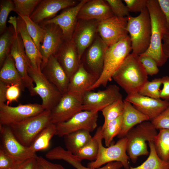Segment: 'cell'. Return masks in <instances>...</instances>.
Returning <instances> with one entry per match:
<instances>
[{
	"label": "cell",
	"instance_id": "f546056e",
	"mask_svg": "<svg viewBox=\"0 0 169 169\" xmlns=\"http://www.w3.org/2000/svg\"><path fill=\"white\" fill-rule=\"evenodd\" d=\"M90 132L81 130L70 133L63 137L67 150L75 155L92 139Z\"/></svg>",
	"mask_w": 169,
	"mask_h": 169
},
{
	"label": "cell",
	"instance_id": "681fc988",
	"mask_svg": "<svg viewBox=\"0 0 169 169\" xmlns=\"http://www.w3.org/2000/svg\"><path fill=\"white\" fill-rule=\"evenodd\" d=\"M37 169H65L60 164L52 163L41 156H37Z\"/></svg>",
	"mask_w": 169,
	"mask_h": 169
},
{
	"label": "cell",
	"instance_id": "60d3db41",
	"mask_svg": "<svg viewBox=\"0 0 169 169\" xmlns=\"http://www.w3.org/2000/svg\"><path fill=\"white\" fill-rule=\"evenodd\" d=\"M15 11V5L13 1L0 0V34H3L7 29V21L10 13Z\"/></svg>",
	"mask_w": 169,
	"mask_h": 169
},
{
	"label": "cell",
	"instance_id": "c3c4849f",
	"mask_svg": "<svg viewBox=\"0 0 169 169\" xmlns=\"http://www.w3.org/2000/svg\"><path fill=\"white\" fill-rule=\"evenodd\" d=\"M37 156L16 162L12 169H37Z\"/></svg>",
	"mask_w": 169,
	"mask_h": 169
},
{
	"label": "cell",
	"instance_id": "b9f144b4",
	"mask_svg": "<svg viewBox=\"0 0 169 169\" xmlns=\"http://www.w3.org/2000/svg\"><path fill=\"white\" fill-rule=\"evenodd\" d=\"M115 16L119 17H127L129 12L126 5L121 0H106Z\"/></svg>",
	"mask_w": 169,
	"mask_h": 169
},
{
	"label": "cell",
	"instance_id": "ac0fdd59",
	"mask_svg": "<svg viewBox=\"0 0 169 169\" xmlns=\"http://www.w3.org/2000/svg\"><path fill=\"white\" fill-rule=\"evenodd\" d=\"M40 26L46 31L39 49L42 57V65L46 62L51 56L56 54L64 39L61 29L57 25L51 23Z\"/></svg>",
	"mask_w": 169,
	"mask_h": 169
},
{
	"label": "cell",
	"instance_id": "ab89813d",
	"mask_svg": "<svg viewBox=\"0 0 169 169\" xmlns=\"http://www.w3.org/2000/svg\"><path fill=\"white\" fill-rule=\"evenodd\" d=\"M161 84V78H155L151 81L148 80L139 93L143 95L153 98L160 99V87Z\"/></svg>",
	"mask_w": 169,
	"mask_h": 169
},
{
	"label": "cell",
	"instance_id": "cb8c5ba5",
	"mask_svg": "<svg viewBox=\"0 0 169 169\" xmlns=\"http://www.w3.org/2000/svg\"><path fill=\"white\" fill-rule=\"evenodd\" d=\"M114 16L105 0L88 1L79 10L78 19L100 21Z\"/></svg>",
	"mask_w": 169,
	"mask_h": 169
},
{
	"label": "cell",
	"instance_id": "1f68e13d",
	"mask_svg": "<svg viewBox=\"0 0 169 169\" xmlns=\"http://www.w3.org/2000/svg\"><path fill=\"white\" fill-rule=\"evenodd\" d=\"M149 156L141 164L135 167L130 166L129 169H169V162L162 160L156 151L153 141H149Z\"/></svg>",
	"mask_w": 169,
	"mask_h": 169
},
{
	"label": "cell",
	"instance_id": "836d02e7",
	"mask_svg": "<svg viewBox=\"0 0 169 169\" xmlns=\"http://www.w3.org/2000/svg\"><path fill=\"white\" fill-rule=\"evenodd\" d=\"M122 115L101 126V136L106 147L110 146L114 138L120 133L121 127Z\"/></svg>",
	"mask_w": 169,
	"mask_h": 169
},
{
	"label": "cell",
	"instance_id": "7a4b0ae2",
	"mask_svg": "<svg viewBox=\"0 0 169 169\" xmlns=\"http://www.w3.org/2000/svg\"><path fill=\"white\" fill-rule=\"evenodd\" d=\"M147 8L151 23V42L148 49L141 55L151 57L156 62L158 66L161 67L165 64L168 59L164 54L162 48V38L167 30L166 20L157 0H147Z\"/></svg>",
	"mask_w": 169,
	"mask_h": 169
},
{
	"label": "cell",
	"instance_id": "11a10c76",
	"mask_svg": "<svg viewBox=\"0 0 169 169\" xmlns=\"http://www.w3.org/2000/svg\"></svg>",
	"mask_w": 169,
	"mask_h": 169
},
{
	"label": "cell",
	"instance_id": "3957f363",
	"mask_svg": "<svg viewBox=\"0 0 169 169\" xmlns=\"http://www.w3.org/2000/svg\"><path fill=\"white\" fill-rule=\"evenodd\" d=\"M132 50L130 36L108 46L105 52L103 69L98 79L90 89L92 90L101 86H106L111 80L113 74Z\"/></svg>",
	"mask_w": 169,
	"mask_h": 169
},
{
	"label": "cell",
	"instance_id": "816d5d0a",
	"mask_svg": "<svg viewBox=\"0 0 169 169\" xmlns=\"http://www.w3.org/2000/svg\"><path fill=\"white\" fill-rule=\"evenodd\" d=\"M165 19L167 30H169V0H157Z\"/></svg>",
	"mask_w": 169,
	"mask_h": 169
},
{
	"label": "cell",
	"instance_id": "484cf974",
	"mask_svg": "<svg viewBox=\"0 0 169 169\" xmlns=\"http://www.w3.org/2000/svg\"><path fill=\"white\" fill-rule=\"evenodd\" d=\"M46 158L50 160H61L67 162L76 169H120L123 166L120 162L113 161L107 163L102 167L92 169L84 166L80 159L67 150L59 146L48 151L45 155Z\"/></svg>",
	"mask_w": 169,
	"mask_h": 169
},
{
	"label": "cell",
	"instance_id": "4fadbf2b",
	"mask_svg": "<svg viewBox=\"0 0 169 169\" xmlns=\"http://www.w3.org/2000/svg\"><path fill=\"white\" fill-rule=\"evenodd\" d=\"M0 148L17 162L37 157L29 147L23 145L17 139L8 125H0Z\"/></svg>",
	"mask_w": 169,
	"mask_h": 169
},
{
	"label": "cell",
	"instance_id": "f35d334b",
	"mask_svg": "<svg viewBox=\"0 0 169 169\" xmlns=\"http://www.w3.org/2000/svg\"><path fill=\"white\" fill-rule=\"evenodd\" d=\"M41 0H13L18 15L30 17Z\"/></svg>",
	"mask_w": 169,
	"mask_h": 169
},
{
	"label": "cell",
	"instance_id": "277c9868",
	"mask_svg": "<svg viewBox=\"0 0 169 169\" xmlns=\"http://www.w3.org/2000/svg\"><path fill=\"white\" fill-rule=\"evenodd\" d=\"M126 30L130 34L132 53L140 56L149 48L151 42V23L147 8L136 17H127Z\"/></svg>",
	"mask_w": 169,
	"mask_h": 169
},
{
	"label": "cell",
	"instance_id": "bcb514c9",
	"mask_svg": "<svg viewBox=\"0 0 169 169\" xmlns=\"http://www.w3.org/2000/svg\"><path fill=\"white\" fill-rule=\"evenodd\" d=\"M21 91L20 88L17 85H9L6 95L7 104L9 105V104L13 102L17 101L20 96Z\"/></svg>",
	"mask_w": 169,
	"mask_h": 169
},
{
	"label": "cell",
	"instance_id": "d6a6232c",
	"mask_svg": "<svg viewBox=\"0 0 169 169\" xmlns=\"http://www.w3.org/2000/svg\"><path fill=\"white\" fill-rule=\"evenodd\" d=\"M153 142L159 156L162 160L169 162V130L160 129Z\"/></svg>",
	"mask_w": 169,
	"mask_h": 169
},
{
	"label": "cell",
	"instance_id": "7dc6e473",
	"mask_svg": "<svg viewBox=\"0 0 169 169\" xmlns=\"http://www.w3.org/2000/svg\"><path fill=\"white\" fill-rule=\"evenodd\" d=\"M16 162L13 158L0 148V169H12Z\"/></svg>",
	"mask_w": 169,
	"mask_h": 169
},
{
	"label": "cell",
	"instance_id": "44dd1931",
	"mask_svg": "<svg viewBox=\"0 0 169 169\" xmlns=\"http://www.w3.org/2000/svg\"><path fill=\"white\" fill-rule=\"evenodd\" d=\"M54 55L70 79L80 64L77 48L72 40H64Z\"/></svg>",
	"mask_w": 169,
	"mask_h": 169
},
{
	"label": "cell",
	"instance_id": "603a6c76",
	"mask_svg": "<svg viewBox=\"0 0 169 169\" xmlns=\"http://www.w3.org/2000/svg\"><path fill=\"white\" fill-rule=\"evenodd\" d=\"M108 47L99 36H97L86 54L85 60L89 71L99 78L103 70L105 52Z\"/></svg>",
	"mask_w": 169,
	"mask_h": 169
},
{
	"label": "cell",
	"instance_id": "30bf717a",
	"mask_svg": "<svg viewBox=\"0 0 169 169\" xmlns=\"http://www.w3.org/2000/svg\"><path fill=\"white\" fill-rule=\"evenodd\" d=\"M122 99L119 88L110 84L103 90L96 92L88 91L84 94L83 110L98 112L114 102Z\"/></svg>",
	"mask_w": 169,
	"mask_h": 169
},
{
	"label": "cell",
	"instance_id": "2e32d148",
	"mask_svg": "<svg viewBox=\"0 0 169 169\" xmlns=\"http://www.w3.org/2000/svg\"><path fill=\"white\" fill-rule=\"evenodd\" d=\"M88 0H82L77 5L64 9L59 15L45 20L38 24L41 26L49 23L55 24L61 29L64 40H70L75 29L79 12L81 7Z\"/></svg>",
	"mask_w": 169,
	"mask_h": 169
},
{
	"label": "cell",
	"instance_id": "83f0119b",
	"mask_svg": "<svg viewBox=\"0 0 169 169\" xmlns=\"http://www.w3.org/2000/svg\"><path fill=\"white\" fill-rule=\"evenodd\" d=\"M123 101L124 109L122 115L121 129L117 136L120 139L125 137L135 125L150 120L148 116L137 110L131 103L125 99Z\"/></svg>",
	"mask_w": 169,
	"mask_h": 169
},
{
	"label": "cell",
	"instance_id": "db71d44e",
	"mask_svg": "<svg viewBox=\"0 0 169 169\" xmlns=\"http://www.w3.org/2000/svg\"><path fill=\"white\" fill-rule=\"evenodd\" d=\"M9 85L0 81V104L7 101L6 95L7 88Z\"/></svg>",
	"mask_w": 169,
	"mask_h": 169
},
{
	"label": "cell",
	"instance_id": "7c38bea8",
	"mask_svg": "<svg viewBox=\"0 0 169 169\" xmlns=\"http://www.w3.org/2000/svg\"><path fill=\"white\" fill-rule=\"evenodd\" d=\"M41 104H19L16 106L6 103L0 104V125H9L18 123L43 112Z\"/></svg>",
	"mask_w": 169,
	"mask_h": 169
},
{
	"label": "cell",
	"instance_id": "d590c367",
	"mask_svg": "<svg viewBox=\"0 0 169 169\" xmlns=\"http://www.w3.org/2000/svg\"><path fill=\"white\" fill-rule=\"evenodd\" d=\"M14 33L12 25L8 27L0 37V67L3 65L6 59L10 54Z\"/></svg>",
	"mask_w": 169,
	"mask_h": 169
},
{
	"label": "cell",
	"instance_id": "d6986e66",
	"mask_svg": "<svg viewBox=\"0 0 169 169\" xmlns=\"http://www.w3.org/2000/svg\"><path fill=\"white\" fill-rule=\"evenodd\" d=\"M78 3L74 0H41L30 18L34 22L39 24L54 17L60 10Z\"/></svg>",
	"mask_w": 169,
	"mask_h": 169
},
{
	"label": "cell",
	"instance_id": "9c48e42d",
	"mask_svg": "<svg viewBox=\"0 0 169 169\" xmlns=\"http://www.w3.org/2000/svg\"><path fill=\"white\" fill-rule=\"evenodd\" d=\"M84 93L67 91L63 95L58 104L50 111L51 123L65 122L83 110Z\"/></svg>",
	"mask_w": 169,
	"mask_h": 169
},
{
	"label": "cell",
	"instance_id": "8992f818",
	"mask_svg": "<svg viewBox=\"0 0 169 169\" xmlns=\"http://www.w3.org/2000/svg\"><path fill=\"white\" fill-rule=\"evenodd\" d=\"M101 126L99 127L95 134L99 144V150L95 160L89 162L87 167L92 169L100 168L103 165L113 161L120 162L125 169H129L130 159L126 151L127 140L125 137L120 139L114 144L104 147L102 143Z\"/></svg>",
	"mask_w": 169,
	"mask_h": 169
},
{
	"label": "cell",
	"instance_id": "e575fe53",
	"mask_svg": "<svg viewBox=\"0 0 169 169\" xmlns=\"http://www.w3.org/2000/svg\"><path fill=\"white\" fill-rule=\"evenodd\" d=\"M18 15L20 16L24 21L28 33L39 51L40 46L45 34V30L38 24L34 22L29 17Z\"/></svg>",
	"mask_w": 169,
	"mask_h": 169
},
{
	"label": "cell",
	"instance_id": "7402d4cb",
	"mask_svg": "<svg viewBox=\"0 0 169 169\" xmlns=\"http://www.w3.org/2000/svg\"><path fill=\"white\" fill-rule=\"evenodd\" d=\"M11 22L14 28V33L10 54L20 75L25 77L28 74V68L30 63L26 55L21 36L17 29L16 18H12Z\"/></svg>",
	"mask_w": 169,
	"mask_h": 169
},
{
	"label": "cell",
	"instance_id": "74e56055",
	"mask_svg": "<svg viewBox=\"0 0 169 169\" xmlns=\"http://www.w3.org/2000/svg\"><path fill=\"white\" fill-rule=\"evenodd\" d=\"M98 150V142L94 135L91 140L79 150L75 155L82 160L87 159L93 161L95 160Z\"/></svg>",
	"mask_w": 169,
	"mask_h": 169
},
{
	"label": "cell",
	"instance_id": "f1b7e54d",
	"mask_svg": "<svg viewBox=\"0 0 169 169\" xmlns=\"http://www.w3.org/2000/svg\"><path fill=\"white\" fill-rule=\"evenodd\" d=\"M0 81L8 85H17L22 91H24L25 87L10 54L7 57L0 68Z\"/></svg>",
	"mask_w": 169,
	"mask_h": 169
},
{
	"label": "cell",
	"instance_id": "ba28073f",
	"mask_svg": "<svg viewBox=\"0 0 169 169\" xmlns=\"http://www.w3.org/2000/svg\"><path fill=\"white\" fill-rule=\"evenodd\" d=\"M28 71L35 84L34 90L36 95L42 100V105L45 110L51 111L58 104L62 94L41 70L34 69L30 64Z\"/></svg>",
	"mask_w": 169,
	"mask_h": 169
},
{
	"label": "cell",
	"instance_id": "7bdbcfd3",
	"mask_svg": "<svg viewBox=\"0 0 169 169\" xmlns=\"http://www.w3.org/2000/svg\"><path fill=\"white\" fill-rule=\"evenodd\" d=\"M139 57L140 61L148 75L152 76L158 73L159 72L158 66L154 59L146 55H140Z\"/></svg>",
	"mask_w": 169,
	"mask_h": 169
},
{
	"label": "cell",
	"instance_id": "8d00e7d4",
	"mask_svg": "<svg viewBox=\"0 0 169 169\" xmlns=\"http://www.w3.org/2000/svg\"><path fill=\"white\" fill-rule=\"evenodd\" d=\"M124 109V102L122 99L118 100L104 108L101 111L104 118L102 126L122 115Z\"/></svg>",
	"mask_w": 169,
	"mask_h": 169
},
{
	"label": "cell",
	"instance_id": "ffe728a7",
	"mask_svg": "<svg viewBox=\"0 0 169 169\" xmlns=\"http://www.w3.org/2000/svg\"><path fill=\"white\" fill-rule=\"evenodd\" d=\"M41 70L62 95L68 91L69 79L54 55L51 56L41 65Z\"/></svg>",
	"mask_w": 169,
	"mask_h": 169
},
{
	"label": "cell",
	"instance_id": "ee69618b",
	"mask_svg": "<svg viewBox=\"0 0 169 169\" xmlns=\"http://www.w3.org/2000/svg\"><path fill=\"white\" fill-rule=\"evenodd\" d=\"M151 122L157 130H169V105Z\"/></svg>",
	"mask_w": 169,
	"mask_h": 169
},
{
	"label": "cell",
	"instance_id": "4dcf8cb0",
	"mask_svg": "<svg viewBox=\"0 0 169 169\" xmlns=\"http://www.w3.org/2000/svg\"><path fill=\"white\" fill-rule=\"evenodd\" d=\"M55 133V124H49L37 135L29 147L35 153L47 149L49 146L50 141Z\"/></svg>",
	"mask_w": 169,
	"mask_h": 169
},
{
	"label": "cell",
	"instance_id": "5bb4252c",
	"mask_svg": "<svg viewBox=\"0 0 169 169\" xmlns=\"http://www.w3.org/2000/svg\"><path fill=\"white\" fill-rule=\"evenodd\" d=\"M127 18L114 16L99 21L98 32L100 37L108 46L112 45L127 36Z\"/></svg>",
	"mask_w": 169,
	"mask_h": 169
},
{
	"label": "cell",
	"instance_id": "4316f807",
	"mask_svg": "<svg viewBox=\"0 0 169 169\" xmlns=\"http://www.w3.org/2000/svg\"><path fill=\"white\" fill-rule=\"evenodd\" d=\"M99 77L88 71L83 64L69 79L68 91L84 93L95 83Z\"/></svg>",
	"mask_w": 169,
	"mask_h": 169
},
{
	"label": "cell",
	"instance_id": "8fae6325",
	"mask_svg": "<svg viewBox=\"0 0 169 169\" xmlns=\"http://www.w3.org/2000/svg\"><path fill=\"white\" fill-rule=\"evenodd\" d=\"M98 112L82 110L68 120L56 125L55 135L61 137L81 130L90 132L97 126Z\"/></svg>",
	"mask_w": 169,
	"mask_h": 169
},
{
	"label": "cell",
	"instance_id": "d4e9b609",
	"mask_svg": "<svg viewBox=\"0 0 169 169\" xmlns=\"http://www.w3.org/2000/svg\"><path fill=\"white\" fill-rule=\"evenodd\" d=\"M16 28L22 38L26 55L31 66L37 70H41L42 56L28 33L24 21L18 15L16 17Z\"/></svg>",
	"mask_w": 169,
	"mask_h": 169
},
{
	"label": "cell",
	"instance_id": "5b68a950",
	"mask_svg": "<svg viewBox=\"0 0 169 169\" xmlns=\"http://www.w3.org/2000/svg\"><path fill=\"white\" fill-rule=\"evenodd\" d=\"M151 122L145 121L131 129L125 136L126 151L132 162H136L139 157L149 155L146 142L154 141L158 134Z\"/></svg>",
	"mask_w": 169,
	"mask_h": 169
},
{
	"label": "cell",
	"instance_id": "f5cc1de1",
	"mask_svg": "<svg viewBox=\"0 0 169 169\" xmlns=\"http://www.w3.org/2000/svg\"><path fill=\"white\" fill-rule=\"evenodd\" d=\"M162 48L164 54L169 58V30H167L163 36Z\"/></svg>",
	"mask_w": 169,
	"mask_h": 169
},
{
	"label": "cell",
	"instance_id": "6da1fadb",
	"mask_svg": "<svg viewBox=\"0 0 169 169\" xmlns=\"http://www.w3.org/2000/svg\"><path fill=\"white\" fill-rule=\"evenodd\" d=\"M112 79L129 95L139 93L148 80L139 56L129 54L113 74Z\"/></svg>",
	"mask_w": 169,
	"mask_h": 169
},
{
	"label": "cell",
	"instance_id": "52a82bcc",
	"mask_svg": "<svg viewBox=\"0 0 169 169\" xmlns=\"http://www.w3.org/2000/svg\"><path fill=\"white\" fill-rule=\"evenodd\" d=\"M51 123L50 111L45 110L37 115L8 126L21 143L29 147L37 135Z\"/></svg>",
	"mask_w": 169,
	"mask_h": 169
},
{
	"label": "cell",
	"instance_id": "e0dca14e",
	"mask_svg": "<svg viewBox=\"0 0 169 169\" xmlns=\"http://www.w3.org/2000/svg\"><path fill=\"white\" fill-rule=\"evenodd\" d=\"M125 100L148 116L151 121L158 116L169 105V101L144 96L139 93L127 95Z\"/></svg>",
	"mask_w": 169,
	"mask_h": 169
},
{
	"label": "cell",
	"instance_id": "9a60e30c",
	"mask_svg": "<svg viewBox=\"0 0 169 169\" xmlns=\"http://www.w3.org/2000/svg\"><path fill=\"white\" fill-rule=\"evenodd\" d=\"M99 22L82 19L77 21L71 40L77 48L80 60L86 49L97 36Z\"/></svg>",
	"mask_w": 169,
	"mask_h": 169
},
{
	"label": "cell",
	"instance_id": "f907efd6",
	"mask_svg": "<svg viewBox=\"0 0 169 169\" xmlns=\"http://www.w3.org/2000/svg\"><path fill=\"white\" fill-rule=\"evenodd\" d=\"M161 78L163 86L160 90V99L169 101V76H166Z\"/></svg>",
	"mask_w": 169,
	"mask_h": 169
},
{
	"label": "cell",
	"instance_id": "f6af8a7d",
	"mask_svg": "<svg viewBox=\"0 0 169 169\" xmlns=\"http://www.w3.org/2000/svg\"><path fill=\"white\" fill-rule=\"evenodd\" d=\"M130 12L141 13L147 8V0H124Z\"/></svg>",
	"mask_w": 169,
	"mask_h": 169
}]
</instances>
